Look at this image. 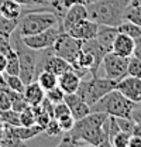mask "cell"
<instances>
[{
  "instance_id": "obj_1",
  "label": "cell",
  "mask_w": 141,
  "mask_h": 147,
  "mask_svg": "<svg viewBox=\"0 0 141 147\" xmlns=\"http://www.w3.org/2000/svg\"><path fill=\"white\" fill-rule=\"evenodd\" d=\"M109 115L103 112H90L88 116L75 120L73 127L64 136L59 146H81V144H90V146H105L111 147V143L106 134L103 123L106 122Z\"/></svg>"
},
{
  "instance_id": "obj_2",
  "label": "cell",
  "mask_w": 141,
  "mask_h": 147,
  "mask_svg": "<svg viewBox=\"0 0 141 147\" xmlns=\"http://www.w3.org/2000/svg\"><path fill=\"white\" fill-rule=\"evenodd\" d=\"M128 3L126 0H96L86 4L88 18L97 24L119 26L123 21V11Z\"/></svg>"
},
{
  "instance_id": "obj_3",
  "label": "cell",
  "mask_w": 141,
  "mask_h": 147,
  "mask_svg": "<svg viewBox=\"0 0 141 147\" xmlns=\"http://www.w3.org/2000/svg\"><path fill=\"white\" fill-rule=\"evenodd\" d=\"M55 24H58V17L54 11H47V9H31L27 13H21L16 30L21 37L33 36Z\"/></svg>"
},
{
  "instance_id": "obj_4",
  "label": "cell",
  "mask_w": 141,
  "mask_h": 147,
  "mask_svg": "<svg viewBox=\"0 0 141 147\" xmlns=\"http://www.w3.org/2000/svg\"><path fill=\"white\" fill-rule=\"evenodd\" d=\"M134 103L136 102L127 99L120 91L113 89L100 98L95 105H92L90 112H103L114 117H131Z\"/></svg>"
},
{
  "instance_id": "obj_5",
  "label": "cell",
  "mask_w": 141,
  "mask_h": 147,
  "mask_svg": "<svg viewBox=\"0 0 141 147\" xmlns=\"http://www.w3.org/2000/svg\"><path fill=\"white\" fill-rule=\"evenodd\" d=\"M117 81L111 78H99L97 75H90L89 79H82L79 84V88L76 93L88 103L89 106L95 105L100 98H103L106 93L116 89Z\"/></svg>"
},
{
  "instance_id": "obj_6",
  "label": "cell",
  "mask_w": 141,
  "mask_h": 147,
  "mask_svg": "<svg viewBox=\"0 0 141 147\" xmlns=\"http://www.w3.org/2000/svg\"><path fill=\"white\" fill-rule=\"evenodd\" d=\"M82 42H83V41H81V40L72 37L69 33L62 31V33L58 36L55 44L52 45V51L56 55L65 58L70 65H72L73 62H76L78 57H79L81 51H82Z\"/></svg>"
},
{
  "instance_id": "obj_7",
  "label": "cell",
  "mask_w": 141,
  "mask_h": 147,
  "mask_svg": "<svg viewBox=\"0 0 141 147\" xmlns=\"http://www.w3.org/2000/svg\"><path fill=\"white\" fill-rule=\"evenodd\" d=\"M61 33H62L61 26L55 24V26L41 31V33H37V34H33V36H24L21 38H23V42L27 47H30L33 50H37V51H41V50L51 48Z\"/></svg>"
},
{
  "instance_id": "obj_8",
  "label": "cell",
  "mask_w": 141,
  "mask_h": 147,
  "mask_svg": "<svg viewBox=\"0 0 141 147\" xmlns=\"http://www.w3.org/2000/svg\"><path fill=\"white\" fill-rule=\"evenodd\" d=\"M127 64L128 57H122L119 54H114L113 51L107 53L102 61L106 76L116 81H120L124 76H127Z\"/></svg>"
},
{
  "instance_id": "obj_9",
  "label": "cell",
  "mask_w": 141,
  "mask_h": 147,
  "mask_svg": "<svg viewBox=\"0 0 141 147\" xmlns=\"http://www.w3.org/2000/svg\"><path fill=\"white\" fill-rule=\"evenodd\" d=\"M116 89L120 91L124 96L133 102H141V78L137 76H124L123 79L117 81Z\"/></svg>"
},
{
  "instance_id": "obj_10",
  "label": "cell",
  "mask_w": 141,
  "mask_h": 147,
  "mask_svg": "<svg viewBox=\"0 0 141 147\" xmlns=\"http://www.w3.org/2000/svg\"><path fill=\"white\" fill-rule=\"evenodd\" d=\"M97 28H99V24L96 21H93L90 18H83V20L78 21L66 33H69L72 37H75L81 41H88V40H92L96 37Z\"/></svg>"
},
{
  "instance_id": "obj_11",
  "label": "cell",
  "mask_w": 141,
  "mask_h": 147,
  "mask_svg": "<svg viewBox=\"0 0 141 147\" xmlns=\"http://www.w3.org/2000/svg\"><path fill=\"white\" fill-rule=\"evenodd\" d=\"M83 18H88V10H86V6L82 4V3H76L73 6H70L69 9L65 11L62 20L58 23L62 28V31H68L69 28H72L78 21L83 20Z\"/></svg>"
},
{
  "instance_id": "obj_12",
  "label": "cell",
  "mask_w": 141,
  "mask_h": 147,
  "mask_svg": "<svg viewBox=\"0 0 141 147\" xmlns=\"http://www.w3.org/2000/svg\"><path fill=\"white\" fill-rule=\"evenodd\" d=\"M64 102L68 105L70 115L75 117V120H79L90 113V106L75 92V93H65Z\"/></svg>"
},
{
  "instance_id": "obj_13",
  "label": "cell",
  "mask_w": 141,
  "mask_h": 147,
  "mask_svg": "<svg viewBox=\"0 0 141 147\" xmlns=\"http://www.w3.org/2000/svg\"><path fill=\"white\" fill-rule=\"evenodd\" d=\"M134 48H136V40L128 34L124 33H117V36L114 38L111 51L114 54H119L122 57H131L134 54Z\"/></svg>"
},
{
  "instance_id": "obj_14",
  "label": "cell",
  "mask_w": 141,
  "mask_h": 147,
  "mask_svg": "<svg viewBox=\"0 0 141 147\" xmlns=\"http://www.w3.org/2000/svg\"><path fill=\"white\" fill-rule=\"evenodd\" d=\"M119 33V28L116 26H107V24H99L97 28V34H96V41L105 48L107 53L111 51L114 38Z\"/></svg>"
},
{
  "instance_id": "obj_15",
  "label": "cell",
  "mask_w": 141,
  "mask_h": 147,
  "mask_svg": "<svg viewBox=\"0 0 141 147\" xmlns=\"http://www.w3.org/2000/svg\"><path fill=\"white\" fill-rule=\"evenodd\" d=\"M82 78L75 72V71H66L62 75L58 76V86L65 92V93H75L79 88Z\"/></svg>"
},
{
  "instance_id": "obj_16",
  "label": "cell",
  "mask_w": 141,
  "mask_h": 147,
  "mask_svg": "<svg viewBox=\"0 0 141 147\" xmlns=\"http://www.w3.org/2000/svg\"><path fill=\"white\" fill-rule=\"evenodd\" d=\"M23 93H24V98H26V100L28 102L30 106H38V105H41V102L45 98V91L40 86V84L37 81H33V82L27 84Z\"/></svg>"
},
{
  "instance_id": "obj_17",
  "label": "cell",
  "mask_w": 141,
  "mask_h": 147,
  "mask_svg": "<svg viewBox=\"0 0 141 147\" xmlns=\"http://www.w3.org/2000/svg\"><path fill=\"white\" fill-rule=\"evenodd\" d=\"M10 130L13 133L14 137H17L18 140H21L23 143L26 140L34 139L40 133L44 131V129L38 125H33V126H10Z\"/></svg>"
},
{
  "instance_id": "obj_18",
  "label": "cell",
  "mask_w": 141,
  "mask_h": 147,
  "mask_svg": "<svg viewBox=\"0 0 141 147\" xmlns=\"http://www.w3.org/2000/svg\"><path fill=\"white\" fill-rule=\"evenodd\" d=\"M23 13V6L16 0H1L0 14L7 18H20Z\"/></svg>"
},
{
  "instance_id": "obj_19",
  "label": "cell",
  "mask_w": 141,
  "mask_h": 147,
  "mask_svg": "<svg viewBox=\"0 0 141 147\" xmlns=\"http://www.w3.org/2000/svg\"><path fill=\"white\" fill-rule=\"evenodd\" d=\"M35 81L40 84V86L44 91H48V89H51V88L58 85V76L55 74L50 72V71H41V72L38 74V76H37Z\"/></svg>"
},
{
  "instance_id": "obj_20",
  "label": "cell",
  "mask_w": 141,
  "mask_h": 147,
  "mask_svg": "<svg viewBox=\"0 0 141 147\" xmlns=\"http://www.w3.org/2000/svg\"><path fill=\"white\" fill-rule=\"evenodd\" d=\"M123 20L131 21L141 26V6L138 4H127L123 11Z\"/></svg>"
},
{
  "instance_id": "obj_21",
  "label": "cell",
  "mask_w": 141,
  "mask_h": 147,
  "mask_svg": "<svg viewBox=\"0 0 141 147\" xmlns=\"http://www.w3.org/2000/svg\"><path fill=\"white\" fill-rule=\"evenodd\" d=\"M119 31L124 33V34H128L130 37H133L134 40H140L141 38V26L136 24V23H131V21H126L123 20L119 26H117Z\"/></svg>"
},
{
  "instance_id": "obj_22",
  "label": "cell",
  "mask_w": 141,
  "mask_h": 147,
  "mask_svg": "<svg viewBox=\"0 0 141 147\" xmlns=\"http://www.w3.org/2000/svg\"><path fill=\"white\" fill-rule=\"evenodd\" d=\"M7 65H6V69L4 74H9V75H18L20 74V62H18V55L16 53V50H10L7 54Z\"/></svg>"
},
{
  "instance_id": "obj_23",
  "label": "cell",
  "mask_w": 141,
  "mask_h": 147,
  "mask_svg": "<svg viewBox=\"0 0 141 147\" xmlns=\"http://www.w3.org/2000/svg\"><path fill=\"white\" fill-rule=\"evenodd\" d=\"M18 18H7L0 14V34L10 37L17 28Z\"/></svg>"
},
{
  "instance_id": "obj_24",
  "label": "cell",
  "mask_w": 141,
  "mask_h": 147,
  "mask_svg": "<svg viewBox=\"0 0 141 147\" xmlns=\"http://www.w3.org/2000/svg\"><path fill=\"white\" fill-rule=\"evenodd\" d=\"M9 89H10V88H9ZM10 100H11V109L18 112V113H20L21 110H24L27 106H30L28 102H27L26 98H24V93L11 91V89H10Z\"/></svg>"
},
{
  "instance_id": "obj_25",
  "label": "cell",
  "mask_w": 141,
  "mask_h": 147,
  "mask_svg": "<svg viewBox=\"0 0 141 147\" xmlns=\"http://www.w3.org/2000/svg\"><path fill=\"white\" fill-rule=\"evenodd\" d=\"M4 81H6L7 88H10L11 91L23 93L24 89H26V84L23 82V79L20 78V75H9V74H4Z\"/></svg>"
},
{
  "instance_id": "obj_26",
  "label": "cell",
  "mask_w": 141,
  "mask_h": 147,
  "mask_svg": "<svg viewBox=\"0 0 141 147\" xmlns=\"http://www.w3.org/2000/svg\"><path fill=\"white\" fill-rule=\"evenodd\" d=\"M0 119L3 120L4 125L9 126H20V113L13 110L11 108L7 110H1L0 112Z\"/></svg>"
},
{
  "instance_id": "obj_27",
  "label": "cell",
  "mask_w": 141,
  "mask_h": 147,
  "mask_svg": "<svg viewBox=\"0 0 141 147\" xmlns=\"http://www.w3.org/2000/svg\"><path fill=\"white\" fill-rule=\"evenodd\" d=\"M127 75L141 78V59H140V58H137L136 55L128 57V64H127Z\"/></svg>"
},
{
  "instance_id": "obj_28",
  "label": "cell",
  "mask_w": 141,
  "mask_h": 147,
  "mask_svg": "<svg viewBox=\"0 0 141 147\" xmlns=\"http://www.w3.org/2000/svg\"><path fill=\"white\" fill-rule=\"evenodd\" d=\"M35 125V112L33 106H27L20 112V126H33Z\"/></svg>"
},
{
  "instance_id": "obj_29",
  "label": "cell",
  "mask_w": 141,
  "mask_h": 147,
  "mask_svg": "<svg viewBox=\"0 0 141 147\" xmlns=\"http://www.w3.org/2000/svg\"><path fill=\"white\" fill-rule=\"evenodd\" d=\"M11 108V100H10V89L7 88L6 84L0 85V112L7 110Z\"/></svg>"
},
{
  "instance_id": "obj_30",
  "label": "cell",
  "mask_w": 141,
  "mask_h": 147,
  "mask_svg": "<svg viewBox=\"0 0 141 147\" xmlns=\"http://www.w3.org/2000/svg\"><path fill=\"white\" fill-rule=\"evenodd\" d=\"M64 96H65V92L62 91L58 85L51 88V89H48V91H45V98L50 102H52L54 105L59 103V102H64Z\"/></svg>"
},
{
  "instance_id": "obj_31",
  "label": "cell",
  "mask_w": 141,
  "mask_h": 147,
  "mask_svg": "<svg viewBox=\"0 0 141 147\" xmlns=\"http://www.w3.org/2000/svg\"><path fill=\"white\" fill-rule=\"evenodd\" d=\"M130 136H131L130 133L123 131V130L117 131V133L113 136V139H111V146L113 147H128Z\"/></svg>"
},
{
  "instance_id": "obj_32",
  "label": "cell",
  "mask_w": 141,
  "mask_h": 147,
  "mask_svg": "<svg viewBox=\"0 0 141 147\" xmlns=\"http://www.w3.org/2000/svg\"><path fill=\"white\" fill-rule=\"evenodd\" d=\"M44 133L48 136V137H56V136H59L61 133H62V129H61V125H59V122L52 117L50 122H48V125L44 127Z\"/></svg>"
},
{
  "instance_id": "obj_33",
  "label": "cell",
  "mask_w": 141,
  "mask_h": 147,
  "mask_svg": "<svg viewBox=\"0 0 141 147\" xmlns=\"http://www.w3.org/2000/svg\"><path fill=\"white\" fill-rule=\"evenodd\" d=\"M58 122H59V125H61V129H62V131H69L70 129L73 127V125H75V117L68 113V115H64L62 117H59V119H56Z\"/></svg>"
},
{
  "instance_id": "obj_34",
  "label": "cell",
  "mask_w": 141,
  "mask_h": 147,
  "mask_svg": "<svg viewBox=\"0 0 141 147\" xmlns=\"http://www.w3.org/2000/svg\"><path fill=\"white\" fill-rule=\"evenodd\" d=\"M116 119H117V125H119L120 130L127 131V133H130V134H131V131H133V127H134L136 122H134L131 117H116Z\"/></svg>"
},
{
  "instance_id": "obj_35",
  "label": "cell",
  "mask_w": 141,
  "mask_h": 147,
  "mask_svg": "<svg viewBox=\"0 0 141 147\" xmlns=\"http://www.w3.org/2000/svg\"><path fill=\"white\" fill-rule=\"evenodd\" d=\"M68 113H70V110L65 102H59V103H55V105H54L52 117L59 119V117H62L64 115H68Z\"/></svg>"
},
{
  "instance_id": "obj_36",
  "label": "cell",
  "mask_w": 141,
  "mask_h": 147,
  "mask_svg": "<svg viewBox=\"0 0 141 147\" xmlns=\"http://www.w3.org/2000/svg\"><path fill=\"white\" fill-rule=\"evenodd\" d=\"M11 41H10V37L1 36L0 34V53L1 54H7L10 50H11Z\"/></svg>"
},
{
  "instance_id": "obj_37",
  "label": "cell",
  "mask_w": 141,
  "mask_h": 147,
  "mask_svg": "<svg viewBox=\"0 0 141 147\" xmlns=\"http://www.w3.org/2000/svg\"><path fill=\"white\" fill-rule=\"evenodd\" d=\"M131 119L136 123L141 122V102L134 103V108H133V112H131Z\"/></svg>"
},
{
  "instance_id": "obj_38",
  "label": "cell",
  "mask_w": 141,
  "mask_h": 147,
  "mask_svg": "<svg viewBox=\"0 0 141 147\" xmlns=\"http://www.w3.org/2000/svg\"><path fill=\"white\" fill-rule=\"evenodd\" d=\"M128 147H141V139L137 136H130V142H128Z\"/></svg>"
},
{
  "instance_id": "obj_39",
  "label": "cell",
  "mask_w": 141,
  "mask_h": 147,
  "mask_svg": "<svg viewBox=\"0 0 141 147\" xmlns=\"http://www.w3.org/2000/svg\"><path fill=\"white\" fill-rule=\"evenodd\" d=\"M6 65H7V57H6V54L0 53V72H4Z\"/></svg>"
},
{
  "instance_id": "obj_40",
  "label": "cell",
  "mask_w": 141,
  "mask_h": 147,
  "mask_svg": "<svg viewBox=\"0 0 141 147\" xmlns=\"http://www.w3.org/2000/svg\"><path fill=\"white\" fill-rule=\"evenodd\" d=\"M137 58L141 59V38L140 40H136V48H134V54Z\"/></svg>"
},
{
  "instance_id": "obj_41",
  "label": "cell",
  "mask_w": 141,
  "mask_h": 147,
  "mask_svg": "<svg viewBox=\"0 0 141 147\" xmlns=\"http://www.w3.org/2000/svg\"><path fill=\"white\" fill-rule=\"evenodd\" d=\"M131 134H133V136H137V137H140L141 139V122H138V123H136V125H134Z\"/></svg>"
},
{
  "instance_id": "obj_42",
  "label": "cell",
  "mask_w": 141,
  "mask_h": 147,
  "mask_svg": "<svg viewBox=\"0 0 141 147\" xmlns=\"http://www.w3.org/2000/svg\"><path fill=\"white\" fill-rule=\"evenodd\" d=\"M4 127H6V125L3 123V120L0 119V139L3 137V133H4Z\"/></svg>"
},
{
  "instance_id": "obj_43",
  "label": "cell",
  "mask_w": 141,
  "mask_h": 147,
  "mask_svg": "<svg viewBox=\"0 0 141 147\" xmlns=\"http://www.w3.org/2000/svg\"><path fill=\"white\" fill-rule=\"evenodd\" d=\"M1 84H6V81H4V72H0V85Z\"/></svg>"
},
{
  "instance_id": "obj_44",
  "label": "cell",
  "mask_w": 141,
  "mask_h": 147,
  "mask_svg": "<svg viewBox=\"0 0 141 147\" xmlns=\"http://www.w3.org/2000/svg\"><path fill=\"white\" fill-rule=\"evenodd\" d=\"M130 4H138V6H141V0H131Z\"/></svg>"
},
{
  "instance_id": "obj_45",
  "label": "cell",
  "mask_w": 141,
  "mask_h": 147,
  "mask_svg": "<svg viewBox=\"0 0 141 147\" xmlns=\"http://www.w3.org/2000/svg\"><path fill=\"white\" fill-rule=\"evenodd\" d=\"M50 1H51V0H50Z\"/></svg>"
}]
</instances>
